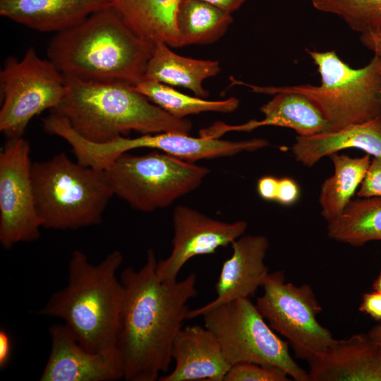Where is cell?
Here are the masks:
<instances>
[{"label": "cell", "mask_w": 381, "mask_h": 381, "mask_svg": "<svg viewBox=\"0 0 381 381\" xmlns=\"http://www.w3.org/2000/svg\"><path fill=\"white\" fill-rule=\"evenodd\" d=\"M157 258L149 248L139 270L125 268L120 274L123 298L116 347L126 381H156L172 361V344L198 294L197 277L162 282L156 272Z\"/></svg>", "instance_id": "cell-1"}, {"label": "cell", "mask_w": 381, "mask_h": 381, "mask_svg": "<svg viewBox=\"0 0 381 381\" xmlns=\"http://www.w3.org/2000/svg\"><path fill=\"white\" fill-rule=\"evenodd\" d=\"M154 46L109 6L56 33L47 54L64 77L134 87L144 79Z\"/></svg>", "instance_id": "cell-2"}, {"label": "cell", "mask_w": 381, "mask_h": 381, "mask_svg": "<svg viewBox=\"0 0 381 381\" xmlns=\"http://www.w3.org/2000/svg\"><path fill=\"white\" fill-rule=\"evenodd\" d=\"M123 261L122 253L114 250L93 265L85 253L74 250L66 286L54 293L38 313L64 320L80 344L91 352L118 351L123 287L116 272Z\"/></svg>", "instance_id": "cell-3"}, {"label": "cell", "mask_w": 381, "mask_h": 381, "mask_svg": "<svg viewBox=\"0 0 381 381\" xmlns=\"http://www.w3.org/2000/svg\"><path fill=\"white\" fill-rule=\"evenodd\" d=\"M65 80L66 94L51 111L89 141L107 143L131 131L188 134L192 129L189 119L169 114L129 85Z\"/></svg>", "instance_id": "cell-4"}, {"label": "cell", "mask_w": 381, "mask_h": 381, "mask_svg": "<svg viewBox=\"0 0 381 381\" xmlns=\"http://www.w3.org/2000/svg\"><path fill=\"white\" fill-rule=\"evenodd\" d=\"M35 207L42 226L76 230L101 224L114 196L104 169L61 152L31 166Z\"/></svg>", "instance_id": "cell-5"}, {"label": "cell", "mask_w": 381, "mask_h": 381, "mask_svg": "<svg viewBox=\"0 0 381 381\" xmlns=\"http://www.w3.org/2000/svg\"><path fill=\"white\" fill-rule=\"evenodd\" d=\"M320 75V85L260 87L240 82L258 93L286 91L301 95L322 112L332 130L381 116V60L375 55L360 68L344 62L334 51L306 49Z\"/></svg>", "instance_id": "cell-6"}, {"label": "cell", "mask_w": 381, "mask_h": 381, "mask_svg": "<svg viewBox=\"0 0 381 381\" xmlns=\"http://www.w3.org/2000/svg\"><path fill=\"white\" fill-rule=\"evenodd\" d=\"M114 195L145 212L170 206L198 188L210 170L158 150L124 153L104 169Z\"/></svg>", "instance_id": "cell-7"}, {"label": "cell", "mask_w": 381, "mask_h": 381, "mask_svg": "<svg viewBox=\"0 0 381 381\" xmlns=\"http://www.w3.org/2000/svg\"><path fill=\"white\" fill-rule=\"evenodd\" d=\"M202 315L205 327L215 335L231 365L255 363L277 366L296 381H310L308 372L292 358L289 342L274 332L249 298L224 303Z\"/></svg>", "instance_id": "cell-8"}, {"label": "cell", "mask_w": 381, "mask_h": 381, "mask_svg": "<svg viewBox=\"0 0 381 381\" xmlns=\"http://www.w3.org/2000/svg\"><path fill=\"white\" fill-rule=\"evenodd\" d=\"M65 77L30 47L20 60L8 57L0 72V131L8 139L23 137L30 121L52 111L66 94Z\"/></svg>", "instance_id": "cell-9"}, {"label": "cell", "mask_w": 381, "mask_h": 381, "mask_svg": "<svg viewBox=\"0 0 381 381\" xmlns=\"http://www.w3.org/2000/svg\"><path fill=\"white\" fill-rule=\"evenodd\" d=\"M256 307L273 330L288 339L297 358L306 361L335 339L317 319L322 310L312 288L285 281L281 271L270 273Z\"/></svg>", "instance_id": "cell-10"}, {"label": "cell", "mask_w": 381, "mask_h": 381, "mask_svg": "<svg viewBox=\"0 0 381 381\" xmlns=\"http://www.w3.org/2000/svg\"><path fill=\"white\" fill-rule=\"evenodd\" d=\"M268 145V141L263 138L231 141L201 136L195 138L179 133H159L142 134L133 138L119 137L107 143H94L81 138L77 142L75 152L81 163L104 169L119 156L138 148L162 151L192 162L253 152Z\"/></svg>", "instance_id": "cell-11"}, {"label": "cell", "mask_w": 381, "mask_h": 381, "mask_svg": "<svg viewBox=\"0 0 381 381\" xmlns=\"http://www.w3.org/2000/svg\"><path fill=\"white\" fill-rule=\"evenodd\" d=\"M30 145L23 137L8 139L0 152V243L9 249L40 236L31 179Z\"/></svg>", "instance_id": "cell-12"}, {"label": "cell", "mask_w": 381, "mask_h": 381, "mask_svg": "<svg viewBox=\"0 0 381 381\" xmlns=\"http://www.w3.org/2000/svg\"><path fill=\"white\" fill-rule=\"evenodd\" d=\"M243 220L229 223L211 218L191 207L179 205L173 212L174 236L169 255L157 260L156 272L162 282H174L192 258L213 254L241 236L247 229Z\"/></svg>", "instance_id": "cell-13"}, {"label": "cell", "mask_w": 381, "mask_h": 381, "mask_svg": "<svg viewBox=\"0 0 381 381\" xmlns=\"http://www.w3.org/2000/svg\"><path fill=\"white\" fill-rule=\"evenodd\" d=\"M51 351L41 381H113L123 379L118 351L94 353L85 349L65 324L49 329Z\"/></svg>", "instance_id": "cell-14"}, {"label": "cell", "mask_w": 381, "mask_h": 381, "mask_svg": "<svg viewBox=\"0 0 381 381\" xmlns=\"http://www.w3.org/2000/svg\"><path fill=\"white\" fill-rule=\"evenodd\" d=\"M231 256L223 262L215 289L217 297L196 309L189 310L187 318H194L224 303L253 296L265 282L270 272L265 263L269 247L262 235L241 236L231 244Z\"/></svg>", "instance_id": "cell-15"}, {"label": "cell", "mask_w": 381, "mask_h": 381, "mask_svg": "<svg viewBox=\"0 0 381 381\" xmlns=\"http://www.w3.org/2000/svg\"><path fill=\"white\" fill-rule=\"evenodd\" d=\"M307 362L310 381H381V348L367 333L335 339Z\"/></svg>", "instance_id": "cell-16"}, {"label": "cell", "mask_w": 381, "mask_h": 381, "mask_svg": "<svg viewBox=\"0 0 381 381\" xmlns=\"http://www.w3.org/2000/svg\"><path fill=\"white\" fill-rule=\"evenodd\" d=\"M171 356L175 367L159 381H224L231 366L215 335L200 325L181 328Z\"/></svg>", "instance_id": "cell-17"}, {"label": "cell", "mask_w": 381, "mask_h": 381, "mask_svg": "<svg viewBox=\"0 0 381 381\" xmlns=\"http://www.w3.org/2000/svg\"><path fill=\"white\" fill-rule=\"evenodd\" d=\"M273 95L274 97L260 109L264 114L263 119L250 120L240 125L216 121L202 128L200 136L220 138L227 132H250L265 126L289 128L294 130L299 136H310L332 130L322 112L306 97L286 91H278Z\"/></svg>", "instance_id": "cell-18"}, {"label": "cell", "mask_w": 381, "mask_h": 381, "mask_svg": "<svg viewBox=\"0 0 381 381\" xmlns=\"http://www.w3.org/2000/svg\"><path fill=\"white\" fill-rule=\"evenodd\" d=\"M111 6V0H0V15L39 32L56 33Z\"/></svg>", "instance_id": "cell-19"}, {"label": "cell", "mask_w": 381, "mask_h": 381, "mask_svg": "<svg viewBox=\"0 0 381 381\" xmlns=\"http://www.w3.org/2000/svg\"><path fill=\"white\" fill-rule=\"evenodd\" d=\"M357 148L381 159V116L310 136H299L291 147L295 159L310 167L326 156Z\"/></svg>", "instance_id": "cell-20"}, {"label": "cell", "mask_w": 381, "mask_h": 381, "mask_svg": "<svg viewBox=\"0 0 381 381\" xmlns=\"http://www.w3.org/2000/svg\"><path fill=\"white\" fill-rule=\"evenodd\" d=\"M170 48L163 42L155 44L143 80L182 87L199 97H208L209 92L203 87L202 83L220 72L219 61L182 56Z\"/></svg>", "instance_id": "cell-21"}, {"label": "cell", "mask_w": 381, "mask_h": 381, "mask_svg": "<svg viewBox=\"0 0 381 381\" xmlns=\"http://www.w3.org/2000/svg\"><path fill=\"white\" fill-rule=\"evenodd\" d=\"M180 0H111V6L140 37L179 47L175 18Z\"/></svg>", "instance_id": "cell-22"}, {"label": "cell", "mask_w": 381, "mask_h": 381, "mask_svg": "<svg viewBox=\"0 0 381 381\" xmlns=\"http://www.w3.org/2000/svg\"><path fill=\"white\" fill-rule=\"evenodd\" d=\"M334 172L322 183L319 196L321 215L329 222L338 217L352 200L366 174L371 157H351L338 152L329 156Z\"/></svg>", "instance_id": "cell-23"}, {"label": "cell", "mask_w": 381, "mask_h": 381, "mask_svg": "<svg viewBox=\"0 0 381 381\" xmlns=\"http://www.w3.org/2000/svg\"><path fill=\"white\" fill-rule=\"evenodd\" d=\"M233 22L231 13L200 0H180L175 23L179 47L217 42Z\"/></svg>", "instance_id": "cell-24"}, {"label": "cell", "mask_w": 381, "mask_h": 381, "mask_svg": "<svg viewBox=\"0 0 381 381\" xmlns=\"http://www.w3.org/2000/svg\"><path fill=\"white\" fill-rule=\"evenodd\" d=\"M327 235L337 241L361 246L381 240V197L351 200L342 213L327 222Z\"/></svg>", "instance_id": "cell-25"}, {"label": "cell", "mask_w": 381, "mask_h": 381, "mask_svg": "<svg viewBox=\"0 0 381 381\" xmlns=\"http://www.w3.org/2000/svg\"><path fill=\"white\" fill-rule=\"evenodd\" d=\"M133 87L150 102L179 119L206 111L231 113L239 105V100L235 97L218 101L207 100L185 95L170 85L150 80H143Z\"/></svg>", "instance_id": "cell-26"}, {"label": "cell", "mask_w": 381, "mask_h": 381, "mask_svg": "<svg viewBox=\"0 0 381 381\" xmlns=\"http://www.w3.org/2000/svg\"><path fill=\"white\" fill-rule=\"evenodd\" d=\"M322 12L340 17L353 31L381 27V0H310Z\"/></svg>", "instance_id": "cell-27"}, {"label": "cell", "mask_w": 381, "mask_h": 381, "mask_svg": "<svg viewBox=\"0 0 381 381\" xmlns=\"http://www.w3.org/2000/svg\"><path fill=\"white\" fill-rule=\"evenodd\" d=\"M282 368L255 363H239L231 366L224 381H289Z\"/></svg>", "instance_id": "cell-28"}, {"label": "cell", "mask_w": 381, "mask_h": 381, "mask_svg": "<svg viewBox=\"0 0 381 381\" xmlns=\"http://www.w3.org/2000/svg\"><path fill=\"white\" fill-rule=\"evenodd\" d=\"M359 198L381 197V159L373 157L357 192Z\"/></svg>", "instance_id": "cell-29"}, {"label": "cell", "mask_w": 381, "mask_h": 381, "mask_svg": "<svg viewBox=\"0 0 381 381\" xmlns=\"http://www.w3.org/2000/svg\"><path fill=\"white\" fill-rule=\"evenodd\" d=\"M299 196L300 189L294 179L289 177L279 179L275 202L282 205H291Z\"/></svg>", "instance_id": "cell-30"}, {"label": "cell", "mask_w": 381, "mask_h": 381, "mask_svg": "<svg viewBox=\"0 0 381 381\" xmlns=\"http://www.w3.org/2000/svg\"><path fill=\"white\" fill-rule=\"evenodd\" d=\"M358 310L375 321L381 322V293L376 291L365 293Z\"/></svg>", "instance_id": "cell-31"}, {"label": "cell", "mask_w": 381, "mask_h": 381, "mask_svg": "<svg viewBox=\"0 0 381 381\" xmlns=\"http://www.w3.org/2000/svg\"><path fill=\"white\" fill-rule=\"evenodd\" d=\"M279 179L267 175L260 178L257 183L259 196L267 201H275Z\"/></svg>", "instance_id": "cell-32"}, {"label": "cell", "mask_w": 381, "mask_h": 381, "mask_svg": "<svg viewBox=\"0 0 381 381\" xmlns=\"http://www.w3.org/2000/svg\"><path fill=\"white\" fill-rule=\"evenodd\" d=\"M360 41L381 60V27L361 33Z\"/></svg>", "instance_id": "cell-33"}, {"label": "cell", "mask_w": 381, "mask_h": 381, "mask_svg": "<svg viewBox=\"0 0 381 381\" xmlns=\"http://www.w3.org/2000/svg\"><path fill=\"white\" fill-rule=\"evenodd\" d=\"M11 340L9 334L3 329L0 330V368L4 369L10 361Z\"/></svg>", "instance_id": "cell-34"}, {"label": "cell", "mask_w": 381, "mask_h": 381, "mask_svg": "<svg viewBox=\"0 0 381 381\" xmlns=\"http://www.w3.org/2000/svg\"><path fill=\"white\" fill-rule=\"evenodd\" d=\"M211 5H213L219 8H221L226 12L232 13L238 10L246 0H200Z\"/></svg>", "instance_id": "cell-35"}, {"label": "cell", "mask_w": 381, "mask_h": 381, "mask_svg": "<svg viewBox=\"0 0 381 381\" xmlns=\"http://www.w3.org/2000/svg\"><path fill=\"white\" fill-rule=\"evenodd\" d=\"M367 334L381 348V322L373 327Z\"/></svg>", "instance_id": "cell-36"}, {"label": "cell", "mask_w": 381, "mask_h": 381, "mask_svg": "<svg viewBox=\"0 0 381 381\" xmlns=\"http://www.w3.org/2000/svg\"><path fill=\"white\" fill-rule=\"evenodd\" d=\"M373 287L374 291H379L381 293V271L376 278V279L374 281Z\"/></svg>", "instance_id": "cell-37"}]
</instances>
